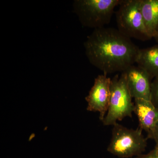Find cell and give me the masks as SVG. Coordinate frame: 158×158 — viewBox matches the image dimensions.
I'll return each mask as SVG.
<instances>
[{"label":"cell","instance_id":"6da1fadb","mask_svg":"<svg viewBox=\"0 0 158 158\" xmlns=\"http://www.w3.org/2000/svg\"><path fill=\"white\" fill-rule=\"evenodd\" d=\"M89 62L104 74L121 72L136 63L140 49L118 29H94L84 43Z\"/></svg>","mask_w":158,"mask_h":158},{"label":"cell","instance_id":"7a4b0ae2","mask_svg":"<svg viewBox=\"0 0 158 158\" xmlns=\"http://www.w3.org/2000/svg\"><path fill=\"white\" fill-rule=\"evenodd\" d=\"M113 126L108 152L119 158H129L145 151L148 138L143 135L142 130L128 128L118 123Z\"/></svg>","mask_w":158,"mask_h":158},{"label":"cell","instance_id":"3957f363","mask_svg":"<svg viewBox=\"0 0 158 158\" xmlns=\"http://www.w3.org/2000/svg\"><path fill=\"white\" fill-rule=\"evenodd\" d=\"M121 0H75L74 12L84 27L94 29L104 27L110 23L114 9Z\"/></svg>","mask_w":158,"mask_h":158},{"label":"cell","instance_id":"277c9868","mask_svg":"<svg viewBox=\"0 0 158 158\" xmlns=\"http://www.w3.org/2000/svg\"><path fill=\"white\" fill-rule=\"evenodd\" d=\"M116 12L118 30L130 38L146 41L152 39L145 27L141 0H121Z\"/></svg>","mask_w":158,"mask_h":158},{"label":"cell","instance_id":"5b68a950","mask_svg":"<svg viewBox=\"0 0 158 158\" xmlns=\"http://www.w3.org/2000/svg\"><path fill=\"white\" fill-rule=\"evenodd\" d=\"M135 104L122 73L111 80V96L107 113L102 121L105 126L114 125L127 117H132Z\"/></svg>","mask_w":158,"mask_h":158},{"label":"cell","instance_id":"8992f818","mask_svg":"<svg viewBox=\"0 0 158 158\" xmlns=\"http://www.w3.org/2000/svg\"><path fill=\"white\" fill-rule=\"evenodd\" d=\"M111 80L107 75H100L94 80L93 87L85 98L88 103L87 110L99 113L102 122L107 113L111 96Z\"/></svg>","mask_w":158,"mask_h":158},{"label":"cell","instance_id":"52a82bcc","mask_svg":"<svg viewBox=\"0 0 158 158\" xmlns=\"http://www.w3.org/2000/svg\"><path fill=\"white\" fill-rule=\"evenodd\" d=\"M122 73L132 98L150 101L152 79L144 69L132 65Z\"/></svg>","mask_w":158,"mask_h":158},{"label":"cell","instance_id":"ba28073f","mask_svg":"<svg viewBox=\"0 0 158 158\" xmlns=\"http://www.w3.org/2000/svg\"><path fill=\"white\" fill-rule=\"evenodd\" d=\"M134 104V113L138 117L139 128L145 131L148 139H150L158 123V110L150 100L135 98Z\"/></svg>","mask_w":158,"mask_h":158},{"label":"cell","instance_id":"9c48e42d","mask_svg":"<svg viewBox=\"0 0 158 158\" xmlns=\"http://www.w3.org/2000/svg\"><path fill=\"white\" fill-rule=\"evenodd\" d=\"M136 63L151 79L158 77V45L139 50Z\"/></svg>","mask_w":158,"mask_h":158},{"label":"cell","instance_id":"30bf717a","mask_svg":"<svg viewBox=\"0 0 158 158\" xmlns=\"http://www.w3.org/2000/svg\"><path fill=\"white\" fill-rule=\"evenodd\" d=\"M141 7L148 34L154 38L158 32V0H141Z\"/></svg>","mask_w":158,"mask_h":158},{"label":"cell","instance_id":"8fae6325","mask_svg":"<svg viewBox=\"0 0 158 158\" xmlns=\"http://www.w3.org/2000/svg\"><path fill=\"white\" fill-rule=\"evenodd\" d=\"M150 101L158 110V77L155 78L152 82Z\"/></svg>","mask_w":158,"mask_h":158},{"label":"cell","instance_id":"7c38bea8","mask_svg":"<svg viewBox=\"0 0 158 158\" xmlns=\"http://www.w3.org/2000/svg\"><path fill=\"white\" fill-rule=\"evenodd\" d=\"M135 158H158V154L154 148L147 154L140 155Z\"/></svg>","mask_w":158,"mask_h":158},{"label":"cell","instance_id":"4fadbf2b","mask_svg":"<svg viewBox=\"0 0 158 158\" xmlns=\"http://www.w3.org/2000/svg\"><path fill=\"white\" fill-rule=\"evenodd\" d=\"M150 139H153L156 141V143L158 142V123L155 129L152 133Z\"/></svg>","mask_w":158,"mask_h":158},{"label":"cell","instance_id":"5bb4252c","mask_svg":"<svg viewBox=\"0 0 158 158\" xmlns=\"http://www.w3.org/2000/svg\"><path fill=\"white\" fill-rule=\"evenodd\" d=\"M155 149L156 151L157 152L158 154V142L156 143V145L155 147Z\"/></svg>","mask_w":158,"mask_h":158},{"label":"cell","instance_id":"9a60e30c","mask_svg":"<svg viewBox=\"0 0 158 158\" xmlns=\"http://www.w3.org/2000/svg\"><path fill=\"white\" fill-rule=\"evenodd\" d=\"M154 38H155L156 41L158 43V32L157 34V35H156V37Z\"/></svg>","mask_w":158,"mask_h":158}]
</instances>
